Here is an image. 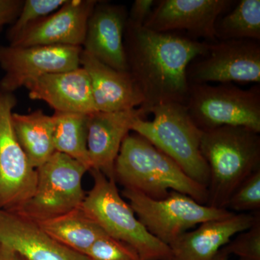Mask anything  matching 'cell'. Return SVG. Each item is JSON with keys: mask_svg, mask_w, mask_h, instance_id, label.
<instances>
[{"mask_svg": "<svg viewBox=\"0 0 260 260\" xmlns=\"http://www.w3.org/2000/svg\"><path fill=\"white\" fill-rule=\"evenodd\" d=\"M210 44L126 23L124 44L127 71L144 97L140 107L150 114L159 104L185 105L189 88L188 67L207 52Z\"/></svg>", "mask_w": 260, "mask_h": 260, "instance_id": "obj_1", "label": "cell"}, {"mask_svg": "<svg viewBox=\"0 0 260 260\" xmlns=\"http://www.w3.org/2000/svg\"><path fill=\"white\" fill-rule=\"evenodd\" d=\"M114 179L124 189L152 198L164 199L171 191L207 205L208 189L192 180L172 158L141 135L128 134L116 157Z\"/></svg>", "mask_w": 260, "mask_h": 260, "instance_id": "obj_2", "label": "cell"}, {"mask_svg": "<svg viewBox=\"0 0 260 260\" xmlns=\"http://www.w3.org/2000/svg\"><path fill=\"white\" fill-rule=\"evenodd\" d=\"M259 134L230 126L203 131L200 150L210 174L207 205L225 209L238 186L260 169Z\"/></svg>", "mask_w": 260, "mask_h": 260, "instance_id": "obj_3", "label": "cell"}, {"mask_svg": "<svg viewBox=\"0 0 260 260\" xmlns=\"http://www.w3.org/2000/svg\"><path fill=\"white\" fill-rule=\"evenodd\" d=\"M153 121L135 120L132 131L172 158L190 179L208 189L210 174L201 150L200 129L181 103L159 104L150 109Z\"/></svg>", "mask_w": 260, "mask_h": 260, "instance_id": "obj_4", "label": "cell"}, {"mask_svg": "<svg viewBox=\"0 0 260 260\" xmlns=\"http://www.w3.org/2000/svg\"><path fill=\"white\" fill-rule=\"evenodd\" d=\"M93 186L80 208L104 232L134 248L143 260H171L170 247L153 237L123 199L113 178L99 170L89 171Z\"/></svg>", "mask_w": 260, "mask_h": 260, "instance_id": "obj_5", "label": "cell"}, {"mask_svg": "<svg viewBox=\"0 0 260 260\" xmlns=\"http://www.w3.org/2000/svg\"><path fill=\"white\" fill-rule=\"evenodd\" d=\"M185 106L203 131L230 126L260 133L259 85L248 90L231 83L190 85Z\"/></svg>", "mask_w": 260, "mask_h": 260, "instance_id": "obj_6", "label": "cell"}, {"mask_svg": "<svg viewBox=\"0 0 260 260\" xmlns=\"http://www.w3.org/2000/svg\"><path fill=\"white\" fill-rule=\"evenodd\" d=\"M125 198L138 220L153 237L170 246L189 229L235 214L223 208L202 205L191 197L171 191L164 199L155 200L138 191L124 189Z\"/></svg>", "mask_w": 260, "mask_h": 260, "instance_id": "obj_7", "label": "cell"}, {"mask_svg": "<svg viewBox=\"0 0 260 260\" xmlns=\"http://www.w3.org/2000/svg\"><path fill=\"white\" fill-rule=\"evenodd\" d=\"M87 172L78 160L55 152L37 169V186L31 198L13 213L42 222L78 209L86 196L82 181Z\"/></svg>", "mask_w": 260, "mask_h": 260, "instance_id": "obj_8", "label": "cell"}, {"mask_svg": "<svg viewBox=\"0 0 260 260\" xmlns=\"http://www.w3.org/2000/svg\"><path fill=\"white\" fill-rule=\"evenodd\" d=\"M13 93L0 90V209L15 212L34 194L37 169L29 164L13 124Z\"/></svg>", "mask_w": 260, "mask_h": 260, "instance_id": "obj_9", "label": "cell"}, {"mask_svg": "<svg viewBox=\"0 0 260 260\" xmlns=\"http://www.w3.org/2000/svg\"><path fill=\"white\" fill-rule=\"evenodd\" d=\"M189 85L260 83L259 42L249 39L210 43L206 53L191 61L187 69Z\"/></svg>", "mask_w": 260, "mask_h": 260, "instance_id": "obj_10", "label": "cell"}, {"mask_svg": "<svg viewBox=\"0 0 260 260\" xmlns=\"http://www.w3.org/2000/svg\"><path fill=\"white\" fill-rule=\"evenodd\" d=\"M82 51V47L70 46L0 45V68L5 72L0 90L14 93L43 75L77 69Z\"/></svg>", "mask_w": 260, "mask_h": 260, "instance_id": "obj_11", "label": "cell"}, {"mask_svg": "<svg viewBox=\"0 0 260 260\" xmlns=\"http://www.w3.org/2000/svg\"><path fill=\"white\" fill-rule=\"evenodd\" d=\"M233 4L232 0H161L143 27L158 32L186 30L191 37L215 42L217 21Z\"/></svg>", "mask_w": 260, "mask_h": 260, "instance_id": "obj_12", "label": "cell"}, {"mask_svg": "<svg viewBox=\"0 0 260 260\" xmlns=\"http://www.w3.org/2000/svg\"><path fill=\"white\" fill-rule=\"evenodd\" d=\"M97 3L96 0H67L59 10L32 25L9 45L83 47L89 18Z\"/></svg>", "mask_w": 260, "mask_h": 260, "instance_id": "obj_13", "label": "cell"}, {"mask_svg": "<svg viewBox=\"0 0 260 260\" xmlns=\"http://www.w3.org/2000/svg\"><path fill=\"white\" fill-rule=\"evenodd\" d=\"M142 107L115 112H95L87 115V147L90 170L114 179V167L123 140L139 118H146Z\"/></svg>", "mask_w": 260, "mask_h": 260, "instance_id": "obj_14", "label": "cell"}, {"mask_svg": "<svg viewBox=\"0 0 260 260\" xmlns=\"http://www.w3.org/2000/svg\"><path fill=\"white\" fill-rule=\"evenodd\" d=\"M127 18L123 5L98 1L89 18L83 50L114 69L127 71L124 44Z\"/></svg>", "mask_w": 260, "mask_h": 260, "instance_id": "obj_15", "label": "cell"}, {"mask_svg": "<svg viewBox=\"0 0 260 260\" xmlns=\"http://www.w3.org/2000/svg\"><path fill=\"white\" fill-rule=\"evenodd\" d=\"M0 243L25 260H90L56 242L37 222L2 209Z\"/></svg>", "mask_w": 260, "mask_h": 260, "instance_id": "obj_16", "label": "cell"}, {"mask_svg": "<svg viewBox=\"0 0 260 260\" xmlns=\"http://www.w3.org/2000/svg\"><path fill=\"white\" fill-rule=\"evenodd\" d=\"M24 87L30 99L47 103L54 112L83 114L96 112L90 78L82 67L43 75Z\"/></svg>", "mask_w": 260, "mask_h": 260, "instance_id": "obj_17", "label": "cell"}, {"mask_svg": "<svg viewBox=\"0 0 260 260\" xmlns=\"http://www.w3.org/2000/svg\"><path fill=\"white\" fill-rule=\"evenodd\" d=\"M80 63L90 78L96 112L131 110L144 104V97L129 72L114 69L83 50Z\"/></svg>", "mask_w": 260, "mask_h": 260, "instance_id": "obj_18", "label": "cell"}, {"mask_svg": "<svg viewBox=\"0 0 260 260\" xmlns=\"http://www.w3.org/2000/svg\"><path fill=\"white\" fill-rule=\"evenodd\" d=\"M257 212L235 213L200 224L198 229L184 233L169 246L171 260H213L233 238L253 225Z\"/></svg>", "mask_w": 260, "mask_h": 260, "instance_id": "obj_19", "label": "cell"}, {"mask_svg": "<svg viewBox=\"0 0 260 260\" xmlns=\"http://www.w3.org/2000/svg\"><path fill=\"white\" fill-rule=\"evenodd\" d=\"M13 124L19 144L32 168L40 167L55 153L52 116L40 109L25 114L13 112Z\"/></svg>", "mask_w": 260, "mask_h": 260, "instance_id": "obj_20", "label": "cell"}, {"mask_svg": "<svg viewBox=\"0 0 260 260\" xmlns=\"http://www.w3.org/2000/svg\"><path fill=\"white\" fill-rule=\"evenodd\" d=\"M37 223L56 242L83 255L98 239L107 235L81 208Z\"/></svg>", "mask_w": 260, "mask_h": 260, "instance_id": "obj_21", "label": "cell"}, {"mask_svg": "<svg viewBox=\"0 0 260 260\" xmlns=\"http://www.w3.org/2000/svg\"><path fill=\"white\" fill-rule=\"evenodd\" d=\"M87 115L54 112L51 116L55 151L78 160L89 172L91 167L87 147Z\"/></svg>", "mask_w": 260, "mask_h": 260, "instance_id": "obj_22", "label": "cell"}, {"mask_svg": "<svg viewBox=\"0 0 260 260\" xmlns=\"http://www.w3.org/2000/svg\"><path fill=\"white\" fill-rule=\"evenodd\" d=\"M218 41L249 39L260 40V1L241 0L235 8L217 21Z\"/></svg>", "mask_w": 260, "mask_h": 260, "instance_id": "obj_23", "label": "cell"}, {"mask_svg": "<svg viewBox=\"0 0 260 260\" xmlns=\"http://www.w3.org/2000/svg\"><path fill=\"white\" fill-rule=\"evenodd\" d=\"M67 0H25L14 23L7 32L9 44L14 42L27 29L62 6Z\"/></svg>", "mask_w": 260, "mask_h": 260, "instance_id": "obj_24", "label": "cell"}, {"mask_svg": "<svg viewBox=\"0 0 260 260\" xmlns=\"http://www.w3.org/2000/svg\"><path fill=\"white\" fill-rule=\"evenodd\" d=\"M260 169L253 172L233 192L225 209L236 213L259 211Z\"/></svg>", "mask_w": 260, "mask_h": 260, "instance_id": "obj_25", "label": "cell"}, {"mask_svg": "<svg viewBox=\"0 0 260 260\" xmlns=\"http://www.w3.org/2000/svg\"><path fill=\"white\" fill-rule=\"evenodd\" d=\"M221 249L229 256H237L239 260H260L259 212L249 229L238 234Z\"/></svg>", "mask_w": 260, "mask_h": 260, "instance_id": "obj_26", "label": "cell"}, {"mask_svg": "<svg viewBox=\"0 0 260 260\" xmlns=\"http://www.w3.org/2000/svg\"><path fill=\"white\" fill-rule=\"evenodd\" d=\"M85 256L90 260H143L134 248L108 235L98 239Z\"/></svg>", "mask_w": 260, "mask_h": 260, "instance_id": "obj_27", "label": "cell"}, {"mask_svg": "<svg viewBox=\"0 0 260 260\" xmlns=\"http://www.w3.org/2000/svg\"><path fill=\"white\" fill-rule=\"evenodd\" d=\"M155 3L154 0H135L128 13L127 23L143 26L156 4Z\"/></svg>", "mask_w": 260, "mask_h": 260, "instance_id": "obj_28", "label": "cell"}, {"mask_svg": "<svg viewBox=\"0 0 260 260\" xmlns=\"http://www.w3.org/2000/svg\"><path fill=\"white\" fill-rule=\"evenodd\" d=\"M24 0H0V30L6 25H12L18 18Z\"/></svg>", "mask_w": 260, "mask_h": 260, "instance_id": "obj_29", "label": "cell"}, {"mask_svg": "<svg viewBox=\"0 0 260 260\" xmlns=\"http://www.w3.org/2000/svg\"><path fill=\"white\" fill-rule=\"evenodd\" d=\"M13 251L0 243V260H10Z\"/></svg>", "mask_w": 260, "mask_h": 260, "instance_id": "obj_30", "label": "cell"}, {"mask_svg": "<svg viewBox=\"0 0 260 260\" xmlns=\"http://www.w3.org/2000/svg\"><path fill=\"white\" fill-rule=\"evenodd\" d=\"M213 260H230L229 259V254H227L225 252V251H223L222 250V249H220V251H219V252L218 254H217V255L215 256V257L214 258Z\"/></svg>", "mask_w": 260, "mask_h": 260, "instance_id": "obj_31", "label": "cell"}, {"mask_svg": "<svg viewBox=\"0 0 260 260\" xmlns=\"http://www.w3.org/2000/svg\"><path fill=\"white\" fill-rule=\"evenodd\" d=\"M10 260H25L21 256L19 255L17 253H13V256H11Z\"/></svg>", "mask_w": 260, "mask_h": 260, "instance_id": "obj_32", "label": "cell"}]
</instances>
